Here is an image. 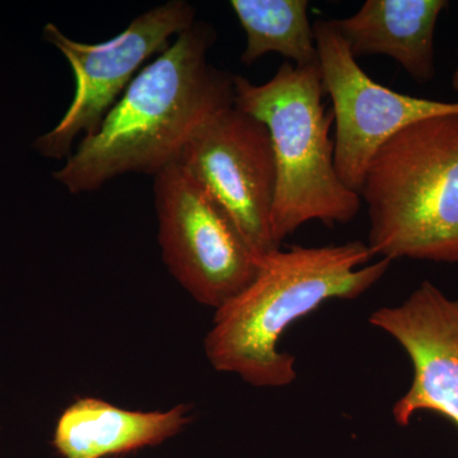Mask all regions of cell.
Segmentation results:
<instances>
[{
	"label": "cell",
	"mask_w": 458,
	"mask_h": 458,
	"mask_svg": "<svg viewBox=\"0 0 458 458\" xmlns=\"http://www.w3.org/2000/svg\"><path fill=\"white\" fill-rule=\"evenodd\" d=\"M212 25L197 22L148 63L53 177L71 194L93 192L126 174L156 176L194 132L234 105L233 75L210 64Z\"/></svg>",
	"instance_id": "6da1fadb"
},
{
	"label": "cell",
	"mask_w": 458,
	"mask_h": 458,
	"mask_svg": "<svg viewBox=\"0 0 458 458\" xmlns=\"http://www.w3.org/2000/svg\"><path fill=\"white\" fill-rule=\"evenodd\" d=\"M369 245L292 246L261 259L255 279L216 310L204 352L218 372L259 388H280L297 379L295 357L279 349L295 321L331 300L352 301L379 282L391 261L369 264Z\"/></svg>",
	"instance_id": "7a4b0ae2"
},
{
	"label": "cell",
	"mask_w": 458,
	"mask_h": 458,
	"mask_svg": "<svg viewBox=\"0 0 458 458\" xmlns=\"http://www.w3.org/2000/svg\"><path fill=\"white\" fill-rule=\"evenodd\" d=\"M358 194L373 256L458 264V114L412 123L386 140Z\"/></svg>",
	"instance_id": "3957f363"
},
{
	"label": "cell",
	"mask_w": 458,
	"mask_h": 458,
	"mask_svg": "<svg viewBox=\"0 0 458 458\" xmlns=\"http://www.w3.org/2000/svg\"><path fill=\"white\" fill-rule=\"evenodd\" d=\"M234 106L267 126L276 165L271 229L276 242L306 223L327 225L354 221L361 199L340 180L330 137L321 66L283 63L270 81L254 84L233 75Z\"/></svg>",
	"instance_id": "277c9868"
},
{
	"label": "cell",
	"mask_w": 458,
	"mask_h": 458,
	"mask_svg": "<svg viewBox=\"0 0 458 458\" xmlns=\"http://www.w3.org/2000/svg\"><path fill=\"white\" fill-rule=\"evenodd\" d=\"M197 23L194 5L170 0L144 12L123 32L98 44L73 40L54 23L42 36L63 54L74 73L73 99L51 131L33 141V149L50 159H66L80 135L90 137L134 78L171 45L172 38Z\"/></svg>",
	"instance_id": "5b68a950"
},
{
	"label": "cell",
	"mask_w": 458,
	"mask_h": 458,
	"mask_svg": "<svg viewBox=\"0 0 458 458\" xmlns=\"http://www.w3.org/2000/svg\"><path fill=\"white\" fill-rule=\"evenodd\" d=\"M153 189L165 267L198 303L221 309L255 279L261 259L176 162L156 174Z\"/></svg>",
	"instance_id": "8992f818"
},
{
	"label": "cell",
	"mask_w": 458,
	"mask_h": 458,
	"mask_svg": "<svg viewBox=\"0 0 458 458\" xmlns=\"http://www.w3.org/2000/svg\"><path fill=\"white\" fill-rule=\"evenodd\" d=\"M176 164L209 192L262 259L280 250L271 229L276 165L267 126L234 106L210 117Z\"/></svg>",
	"instance_id": "52a82bcc"
},
{
	"label": "cell",
	"mask_w": 458,
	"mask_h": 458,
	"mask_svg": "<svg viewBox=\"0 0 458 458\" xmlns=\"http://www.w3.org/2000/svg\"><path fill=\"white\" fill-rule=\"evenodd\" d=\"M325 92L336 123L334 161L340 180L360 192L377 149L403 129L432 117L458 114L457 102L394 92L375 82L352 55L334 20L313 23Z\"/></svg>",
	"instance_id": "ba28073f"
},
{
	"label": "cell",
	"mask_w": 458,
	"mask_h": 458,
	"mask_svg": "<svg viewBox=\"0 0 458 458\" xmlns=\"http://www.w3.org/2000/svg\"><path fill=\"white\" fill-rule=\"evenodd\" d=\"M369 322L394 337L411 360V385L393 408L397 426L430 411L458 430V298L426 280L399 306L370 313Z\"/></svg>",
	"instance_id": "9c48e42d"
},
{
	"label": "cell",
	"mask_w": 458,
	"mask_h": 458,
	"mask_svg": "<svg viewBox=\"0 0 458 458\" xmlns=\"http://www.w3.org/2000/svg\"><path fill=\"white\" fill-rule=\"evenodd\" d=\"M191 406L165 411L119 408L96 397H82L60 414L53 445L63 458H106L161 445L191 423Z\"/></svg>",
	"instance_id": "30bf717a"
},
{
	"label": "cell",
	"mask_w": 458,
	"mask_h": 458,
	"mask_svg": "<svg viewBox=\"0 0 458 458\" xmlns=\"http://www.w3.org/2000/svg\"><path fill=\"white\" fill-rule=\"evenodd\" d=\"M447 0H367L334 20L352 55L391 57L419 84L436 77L434 33Z\"/></svg>",
	"instance_id": "8fae6325"
},
{
	"label": "cell",
	"mask_w": 458,
	"mask_h": 458,
	"mask_svg": "<svg viewBox=\"0 0 458 458\" xmlns=\"http://www.w3.org/2000/svg\"><path fill=\"white\" fill-rule=\"evenodd\" d=\"M229 4L246 35L243 64L252 65L270 53L295 66L318 64L309 0H232Z\"/></svg>",
	"instance_id": "7c38bea8"
},
{
	"label": "cell",
	"mask_w": 458,
	"mask_h": 458,
	"mask_svg": "<svg viewBox=\"0 0 458 458\" xmlns=\"http://www.w3.org/2000/svg\"><path fill=\"white\" fill-rule=\"evenodd\" d=\"M452 89L458 92V44H457V64L454 68V75H452Z\"/></svg>",
	"instance_id": "4fadbf2b"
}]
</instances>
